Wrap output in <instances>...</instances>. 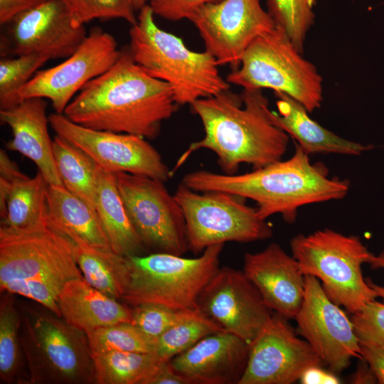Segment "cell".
I'll use <instances>...</instances> for the list:
<instances>
[{
    "label": "cell",
    "instance_id": "6da1fadb",
    "mask_svg": "<svg viewBox=\"0 0 384 384\" xmlns=\"http://www.w3.org/2000/svg\"><path fill=\"white\" fill-rule=\"evenodd\" d=\"M178 107L170 85L149 75L124 50L110 69L83 86L63 114L90 129L151 139Z\"/></svg>",
    "mask_w": 384,
    "mask_h": 384
},
{
    "label": "cell",
    "instance_id": "7a4b0ae2",
    "mask_svg": "<svg viewBox=\"0 0 384 384\" xmlns=\"http://www.w3.org/2000/svg\"><path fill=\"white\" fill-rule=\"evenodd\" d=\"M201 119L204 137L192 142L178 158L174 173L196 151H213L225 174H235L241 164L260 169L279 161L285 154L289 135L272 119L262 90H230L199 99L191 105Z\"/></svg>",
    "mask_w": 384,
    "mask_h": 384
},
{
    "label": "cell",
    "instance_id": "3957f363",
    "mask_svg": "<svg viewBox=\"0 0 384 384\" xmlns=\"http://www.w3.org/2000/svg\"><path fill=\"white\" fill-rule=\"evenodd\" d=\"M294 144V153L287 160L242 174L198 170L186 174L181 183L198 192L220 191L251 199L262 219L280 214L292 223L300 207L342 199L350 188L348 180L329 178L324 164L311 163L309 154Z\"/></svg>",
    "mask_w": 384,
    "mask_h": 384
},
{
    "label": "cell",
    "instance_id": "277c9868",
    "mask_svg": "<svg viewBox=\"0 0 384 384\" xmlns=\"http://www.w3.org/2000/svg\"><path fill=\"white\" fill-rule=\"evenodd\" d=\"M75 243L48 221L23 229L0 227V287L60 316L58 300L70 280L82 279ZM61 317V316H60Z\"/></svg>",
    "mask_w": 384,
    "mask_h": 384
},
{
    "label": "cell",
    "instance_id": "5b68a950",
    "mask_svg": "<svg viewBox=\"0 0 384 384\" xmlns=\"http://www.w3.org/2000/svg\"><path fill=\"white\" fill-rule=\"evenodd\" d=\"M139 11L129 31L128 51L149 75L170 85L178 106L230 90L211 54L193 51L181 38L160 28L148 4Z\"/></svg>",
    "mask_w": 384,
    "mask_h": 384
},
{
    "label": "cell",
    "instance_id": "8992f818",
    "mask_svg": "<svg viewBox=\"0 0 384 384\" xmlns=\"http://www.w3.org/2000/svg\"><path fill=\"white\" fill-rule=\"evenodd\" d=\"M20 339L28 383H95L87 335L49 309L22 308Z\"/></svg>",
    "mask_w": 384,
    "mask_h": 384
},
{
    "label": "cell",
    "instance_id": "52a82bcc",
    "mask_svg": "<svg viewBox=\"0 0 384 384\" xmlns=\"http://www.w3.org/2000/svg\"><path fill=\"white\" fill-rule=\"evenodd\" d=\"M223 246L210 245L195 258L161 252L127 256L122 300L132 306L153 304L174 310L199 309L198 297L220 268Z\"/></svg>",
    "mask_w": 384,
    "mask_h": 384
},
{
    "label": "cell",
    "instance_id": "ba28073f",
    "mask_svg": "<svg viewBox=\"0 0 384 384\" xmlns=\"http://www.w3.org/2000/svg\"><path fill=\"white\" fill-rule=\"evenodd\" d=\"M289 245L303 274L317 278L328 297L348 312L353 314L378 298L362 273L373 254L358 237L325 228L299 234Z\"/></svg>",
    "mask_w": 384,
    "mask_h": 384
},
{
    "label": "cell",
    "instance_id": "9c48e42d",
    "mask_svg": "<svg viewBox=\"0 0 384 384\" xmlns=\"http://www.w3.org/2000/svg\"><path fill=\"white\" fill-rule=\"evenodd\" d=\"M227 81L243 89H270L288 95L309 113L323 100L322 77L278 27L255 39Z\"/></svg>",
    "mask_w": 384,
    "mask_h": 384
},
{
    "label": "cell",
    "instance_id": "30bf717a",
    "mask_svg": "<svg viewBox=\"0 0 384 384\" xmlns=\"http://www.w3.org/2000/svg\"><path fill=\"white\" fill-rule=\"evenodd\" d=\"M174 196L180 204L188 250L197 254L226 242H249L270 238L271 225L245 198L230 193L198 192L181 183Z\"/></svg>",
    "mask_w": 384,
    "mask_h": 384
},
{
    "label": "cell",
    "instance_id": "8fae6325",
    "mask_svg": "<svg viewBox=\"0 0 384 384\" xmlns=\"http://www.w3.org/2000/svg\"><path fill=\"white\" fill-rule=\"evenodd\" d=\"M128 217L144 246L183 255L188 250L182 208L163 181L114 172Z\"/></svg>",
    "mask_w": 384,
    "mask_h": 384
},
{
    "label": "cell",
    "instance_id": "7c38bea8",
    "mask_svg": "<svg viewBox=\"0 0 384 384\" xmlns=\"http://www.w3.org/2000/svg\"><path fill=\"white\" fill-rule=\"evenodd\" d=\"M48 119L56 135L80 149L109 171L144 176L163 182L172 176L158 151L141 136L90 129L56 112Z\"/></svg>",
    "mask_w": 384,
    "mask_h": 384
},
{
    "label": "cell",
    "instance_id": "4fadbf2b",
    "mask_svg": "<svg viewBox=\"0 0 384 384\" xmlns=\"http://www.w3.org/2000/svg\"><path fill=\"white\" fill-rule=\"evenodd\" d=\"M198 30L207 52L233 70L258 36L272 31L275 23L260 0H220L196 10L188 19Z\"/></svg>",
    "mask_w": 384,
    "mask_h": 384
},
{
    "label": "cell",
    "instance_id": "5bb4252c",
    "mask_svg": "<svg viewBox=\"0 0 384 384\" xmlns=\"http://www.w3.org/2000/svg\"><path fill=\"white\" fill-rule=\"evenodd\" d=\"M122 50L114 38L92 28L77 50L61 63L39 70L21 89V100L40 97L51 102L55 112L63 114L75 95L89 81L110 69Z\"/></svg>",
    "mask_w": 384,
    "mask_h": 384
},
{
    "label": "cell",
    "instance_id": "9a60e30c",
    "mask_svg": "<svg viewBox=\"0 0 384 384\" xmlns=\"http://www.w3.org/2000/svg\"><path fill=\"white\" fill-rule=\"evenodd\" d=\"M294 319L298 334L334 373L344 370L353 358H362L351 319L328 297L314 276L305 275L304 297Z\"/></svg>",
    "mask_w": 384,
    "mask_h": 384
},
{
    "label": "cell",
    "instance_id": "2e32d148",
    "mask_svg": "<svg viewBox=\"0 0 384 384\" xmlns=\"http://www.w3.org/2000/svg\"><path fill=\"white\" fill-rule=\"evenodd\" d=\"M288 320L272 313L249 346L246 367L238 384H292L308 368L322 366L312 347L298 336Z\"/></svg>",
    "mask_w": 384,
    "mask_h": 384
},
{
    "label": "cell",
    "instance_id": "e0dca14e",
    "mask_svg": "<svg viewBox=\"0 0 384 384\" xmlns=\"http://www.w3.org/2000/svg\"><path fill=\"white\" fill-rule=\"evenodd\" d=\"M6 26L0 43L3 57L36 54L49 60L67 58L87 36L85 26H73L60 0H46L18 15Z\"/></svg>",
    "mask_w": 384,
    "mask_h": 384
},
{
    "label": "cell",
    "instance_id": "ac0fdd59",
    "mask_svg": "<svg viewBox=\"0 0 384 384\" xmlns=\"http://www.w3.org/2000/svg\"><path fill=\"white\" fill-rule=\"evenodd\" d=\"M198 306L207 317L249 346L272 314L243 271L229 267L218 269L201 291Z\"/></svg>",
    "mask_w": 384,
    "mask_h": 384
},
{
    "label": "cell",
    "instance_id": "d6986e66",
    "mask_svg": "<svg viewBox=\"0 0 384 384\" xmlns=\"http://www.w3.org/2000/svg\"><path fill=\"white\" fill-rule=\"evenodd\" d=\"M243 272L272 311L294 319L302 304L305 275L297 261L275 242L244 255Z\"/></svg>",
    "mask_w": 384,
    "mask_h": 384
},
{
    "label": "cell",
    "instance_id": "ffe728a7",
    "mask_svg": "<svg viewBox=\"0 0 384 384\" xmlns=\"http://www.w3.org/2000/svg\"><path fill=\"white\" fill-rule=\"evenodd\" d=\"M249 345L222 331L210 334L170 360L177 373L192 383H237L246 367Z\"/></svg>",
    "mask_w": 384,
    "mask_h": 384
},
{
    "label": "cell",
    "instance_id": "44dd1931",
    "mask_svg": "<svg viewBox=\"0 0 384 384\" xmlns=\"http://www.w3.org/2000/svg\"><path fill=\"white\" fill-rule=\"evenodd\" d=\"M46 107V99L31 97L11 108L0 110L1 123L9 127L12 132L6 147L31 160L48 185H63L48 132Z\"/></svg>",
    "mask_w": 384,
    "mask_h": 384
},
{
    "label": "cell",
    "instance_id": "7402d4cb",
    "mask_svg": "<svg viewBox=\"0 0 384 384\" xmlns=\"http://www.w3.org/2000/svg\"><path fill=\"white\" fill-rule=\"evenodd\" d=\"M278 112L272 111L273 122L290 136L308 154L360 155L374 148L343 139L322 127L308 111L288 95L275 92Z\"/></svg>",
    "mask_w": 384,
    "mask_h": 384
},
{
    "label": "cell",
    "instance_id": "603a6c76",
    "mask_svg": "<svg viewBox=\"0 0 384 384\" xmlns=\"http://www.w3.org/2000/svg\"><path fill=\"white\" fill-rule=\"evenodd\" d=\"M60 316L86 334L122 322L132 323V309L90 285L83 278L68 282L58 300Z\"/></svg>",
    "mask_w": 384,
    "mask_h": 384
},
{
    "label": "cell",
    "instance_id": "cb8c5ba5",
    "mask_svg": "<svg viewBox=\"0 0 384 384\" xmlns=\"http://www.w3.org/2000/svg\"><path fill=\"white\" fill-rule=\"evenodd\" d=\"M50 223L75 243L112 250L96 210L63 185H48Z\"/></svg>",
    "mask_w": 384,
    "mask_h": 384
},
{
    "label": "cell",
    "instance_id": "d4e9b609",
    "mask_svg": "<svg viewBox=\"0 0 384 384\" xmlns=\"http://www.w3.org/2000/svg\"><path fill=\"white\" fill-rule=\"evenodd\" d=\"M48 185L39 171L32 178L21 170L0 174V227L23 229L39 223L47 210Z\"/></svg>",
    "mask_w": 384,
    "mask_h": 384
},
{
    "label": "cell",
    "instance_id": "484cf974",
    "mask_svg": "<svg viewBox=\"0 0 384 384\" xmlns=\"http://www.w3.org/2000/svg\"><path fill=\"white\" fill-rule=\"evenodd\" d=\"M95 210L112 251L124 257L142 252L145 246L128 217L114 174L98 165Z\"/></svg>",
    "mask_w": 384,
    "mask_h": 384
},
{
    "label": "cell",
    "instance_id": "4316f807",
    "mask_svg": "<svg viewBox=\"0 0 384 384\" xmlns=\"http://www.w3.org/2000/svg\"><path fill=\"white\" fill-rule=\"evenodd\" d=\"M75 247L83 279L105 294L122 299L127 283L126 257L81 243H75Z\"/></svg>",
    "mask_w": 384,
    "mask_h": 384
},
{
    "label": "cell",
    "instance_id": "83f0119b",
    "mask_svg": "<svg viewBox=\"0 0 384 384\" xmlns=\"http://www.w3.org/2000/svg\"><path fill=\"white\" fill-rule=\"evenodd\" d=\"M56 167L63 185L95 210L97 164L63 137L53 140Z\"/></svg>",
    "mask_w": 384,
    "mask_h": 384
},
{
    "label": "cell",
    "instance_id": "f1b7e54d",
    "mask_svg": "<svg viewBox=\"0 0 384 384\" xmlns=\"http://www.w3.org/2000/svg\"><path fill=\"white\" fill-rule=\"evenodd\" d=\"M92 358L97 384H144L164 362L154 353L107 351Z\"/></svg>",
    "mask_w": 384,
    "mask_h": 384
},
{
    "label": "cell",
    "instance_id": "f546056e",
    "mask_svg": "<svg viewBox=\"0 0 384 384\" xmlns=\"http://www.w3.org/2000/svg\"><path fill=\"white\" fill-rule=\"evenodd\" d=\"M11 294L1 297L0 304V376L6 383H26L21 375L23 351L20 339L21 313Z\"/></svg>",
    "mask_w": 384,
    "mask_h": 384
},
{
    "label": "cell",
    "instance_id": "4dcf8cb0",
    "mask_svg": "<svg viewBox=\"0 0 384 384\" xmlns=\"http://www.w3.org/2000/svg\"><path fill=\"white\" fill-rule=\"evenodd\" d=\"M222 331L225 330L201 311L194 316L173 326L159 336L156 340L154 353L162 361H169L203 338Z\"/></svg>",
    "mask_w": 384,
    "mask_h": 384
},
{
    "label": "cell",
    "instance_id": "1f68e13d",
    "mask_svg": "<svg viewBox=\"0 0 384 384\" xmlns=\"http://www.w3.org/2000/svg\"><path fill=\"white\" fill-rule=\"evenodd\" d=\"M318 0H267V11L277 27L284 31L303 53L307 33L314 23Z\"/></svg>",
    "mask_w": 384,
    "mask_h": 384
},
{
    "label": "cell",
    "instance_id": "d6a6232c",
    "mask_svg": "<svg viewBox=\"0 0 384 384\" xmlns=\"http://www.w3.org/2000/svg\"><path fill=\"white\" fill-rule=\"evenodd\" d=\"M87 335L92 353L107 351L154 353L156 340L129 322L104 326Z\"/></svg>",
    "mask_w": 384,
    "mask_h": 384
},
{
    "label": "cell",
    "instance_id": "836d02e7",
    "mask_svg": "<svg viewBox=\"0 0 384 384\" xmlns=\"http://www.w3.org/2000/svg\"><path fill=\"white\" fill-rule=\"evenodd\" d=\"M48 60L47 58L36 54L1 58L0 110L11 108L22 101L19 97L21 89Z\"/></svg>",
    "mask_w": 384,
    "mask_h": 384
},
{
    "label": "cell",
    "instance_id": "e575fe53",
    "mask_svg": "<svg viewBox=\"0 0 384 384\" xmlns=\"http://www.w3.org/2000/svg\"><path fill=\"white\" fill-rule=\"evenodd\" d=\"M74 27H81L95 19H122L134 25L135 10L129 0H60Z\"/></svg>",
    "mask_w": 384,
    "mask_h": 384
},
{
    "label": "cell",
    "instance_id": "d590c367",
    "mask_svg": "<svg viewBox=\"0 0 384 384\" xmlns=\"http://www.w3.org/2000/svg\"><path fill=\"white\" fill-rule=\"evenodd\" d=\"M200 311L199 309L174 310L158 304H140L132 309V323L147 336L156 339L173 326Z\"/></svg>",
    "mask_w": 384,
    "mask_h": 384
},
{
    "label": "cell",
    "instance_id": "8d00e7d4",
    "mask_svg": "<svg viewBox=\"0 0 384 384\" xmlns=\"http://www.w3.org/2000/svg\"><path fill=\"white\" fill-rule=\"evenodd\" d=\"M351 319L358 341L384 345V302H369Z\"/></svg>",
    "mask_w": 384,
    "mask_h": 384
},
{
    "label": "cell",
    "instance_id": "74e56055",
    "mask_svg": "<svg viewBox=\"0 0 384 384\" xmlns=\"http://www.w3.org/2000/svg\"><path fill=\"white\" fill-rule=\"evenodd\" d=\"M220 0H149L154 15L167 21L189 19L199 8Z\"/></svg>",
    "mask_w": 384,
    "mask_h": 384
},
{
    "label": "cell",
    "instance_id": "f35d334b",
    "mask_svg": "<svg viewBox=\"0 0 384 384\" xmlns=\"http://www.w3.org/2000/svg\"><path fill=\"white\" fill-rule=\"evenodd\" d=\"M358 341L362 358L369 364L378 383L384 384V345Z\"/></svg>",
    "mask_w": 384,
    "mask_h": 384
},
{
    "label": "cell",
    "instance_id": "ab89813d",
    "mask_svg": "<svg viewBox=\"0 0 384 384\" xmlns=\"http://www.w3.org/2000/svg\"><path fill=\"white\" fill-rule=\"evenodd\" d=\"M46 0H0V23L4 26L18 15L29 11Z\"/></svg>",
    "mask_w": 384,
    "mask_h": 384
},
{
    "label": "cell",
    "instance_id": "60d3db41",
    "mask_svg": "<svg viewBox=\"0 0 384 384\" xmlns=\"http://www.w3.org/2000/svg\"><path fill=\"white\" fill-rule=\"evenodd\" d=\"M144 384L193 383L188 378L175 371L170 361H169L162 362L156 370L145 381Z\"/></svg>",
    "mask_w": 384,
    "mask_h": 384
},
{
    "label": "cell",
    "instance_id": "b9f144b4",
    "mask_svg": "<svg viewBox=\"0 0 384 384\" xmlns=\"http://www.w3.org/2000/svg\"><path fill=\"white\" fill-rule=\"evenodd\" d=\"M302 384H338L341 381L336 373L322 368L321 366H313L306 369L299 378Z\"/></svg>",
    "mask_w": 384,
    "mask_h": 384
},
{
    "label": "cell",
    "instance_id": "7bdbcfd3",
    "mask_svg": "<svg viewBox=\"0 0 384 384\" xmlns=\"http://www.w3.org/2000/svg\"><path fill=\"white\" fill-rule=\"evenodd\" d=\"M359 360L358 366L351 376V383L356 384L378 383L375 375L369 364L363 358Z\"/></svg>",
    "mask_w": 384,
    "mask_h": 384
},
{
    "label": "cell",
    "instance_id": "ee69618b",
    "mask_svg": "<svg viewBox=\"0 0 384 384\" xmlns=\"http://www.w3.org/2000/svg\"><path fill=\"white\" fill-rule=\"evenodd\" d=\"M368 264L370 265L371 269H382L384 270V250L378 255H373ZM366 280L367 283L376 292L378 297H380L382 299V302H384V287L374 283L370 278H366Z\"/></svg>",
    "mask_w": 384,
    "mask_h": 384
},
{
    "label": "cell",
    "instance_id": "f6af8a7d",
    "mask_svg": "<svg viewBox=\"0 0 384 384\" xmlns=\"http://www.w3.org/2000/svg\"><path fill=\"white\" fill-rule=\"evenodd\" d=\"M135 11H139L148 4L149 0H129Z\"/></svg>",
    "mask_w": 384,
    "mask_h": 384
},
{
    "label": "cell",
    "instance_id": "bcb514c9",
    "mask_svg": "<svg viewBox=\"0 0 384 384\" xmlns=\"http://www.w3.org/2000/svg\"><path fill=\"white\" fill-rule=\"evenodd\" d=\"M383 4H384V1L383 2Z\"/></svg>",
    "mask_w": 384,
    "mask_h": 384
}]
</instances>
